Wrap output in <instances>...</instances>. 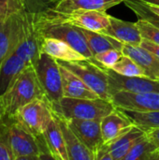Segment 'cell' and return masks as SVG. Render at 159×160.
I'll return each instance as SVG.
<instances>
[{
    "label": "cell",
    "instance_id": "obj_1",
    "mask_svg": "<svg viewBox=\"0 0 159 160\" xmlns=\"http://www.w3.org/2000/svg\"><path fill=\"white\" fill-rule=\"evenodd\" d=\"M37 98L47 100L35 68L30 64L15 77L5 94L0 97V102L5 116L13 119L22 107Z\"/></svg>",
    "mask_w": 159,
    "mask_h": 160
},
{
    "label": "cell",
    "instance_id": "obj_2",
    "mask_svg": "<svg viewBox=\"0 0 159 160\" xmlns=\"http://www.w3.org/2000/svg\"><path fill=\"white\" fill-rule=\"evenodd\" d=\"M39 26L43 38H55L64 40L85 58L94 60V54L80 27L62 20L52 8L40 13Z\"/></svg>",
    "mask_w": 159,
    "mask_h": 160
},
{
    "label": "cell",
    "instance_id": "obj_3",
    "mask_svg": "<svg viewBox=\"0 0 159 160\" xmlns=\"http://www.w3.org/2000/svg\"><path fill=\"white\" fill-rule=\"evenodd\" d=\"M7 137L14 160L52 159L41 136L37 137L15 119L7 118Z\"/></svg>",
    "mask_w": 159,
    "mask_h": 160
},
{
    "label": "cell",
    "instance_id": "obj_4",
    "mask_svg": "<svg viewBox=\"0 0 159 160\" xmlns=\"http://www.w3.org/2000/svg\"><path fill=\"white\" fill-rule=\"evenodd\" d=\"M33 66L48 102L52 109L56 112L64 98L62 74L58 60L49 54L41 53Z\"/></svg>",
    "mask_w": 159,
    "mask_h": 160
},
{
    "label": "cell",
    "instance_id": "obj_5",
    "mask_svg": "<svg viewBox=\"0 0 159 160\" xmlns=\"http://www.w3.org/2000/svg\"><path fill=\"white\" fill-rule=\"evenodd\" d=\"M114 110H116V107L112 101L101 98L91 99L64 97L55 112L62 114L67 119L77 118L101 121L104 116L108 115Z\"/></svg>",
    "mask_w": 159,
    "mask_h": 160
},
{
    "label": "cell",
    "instance_id": "obj_6",
    "mask_svg": "<svg viewBox=\"0 0 159 160\" xmlns=\"http://www.w3.org/2000/svg\"><path fill=\"white\" fill-rule=\"evenodd\" d=\"M59 63L81 78L99 98L112 101L109 89V76L106 68L102 65L93 59L59 61Z\"/></svg>",
    "mask_w": 159,
    "mask_h": 160
},
{
    "label": "cell",
    "instance_id": "obj_7",
    "mask_svg": "<svg viewBox=\"0 0 159 160\" xmlns=\"http://www.w3.org/2000/svg\"><path fill=\"white\" fill-rule=\"evenodd\" d=\"M52 118L53 111L50 103L46 99L37 98L22 107L13 119L37 137H40Z\"/></svg>",
    "mask_w": 159,
    "mask_h": 160
},
{
    "label": "cell",
    "instance_id": "obj_8",
    "mask_svg": "<svg viewBox=\"0 0 159 160\" xmlns=\"http://www.w3.org/2000/svg\"><path fill=\"white\" fill-rule=\"evenodd\" d=\"M26 20V10H22L0 23V67L9 55L15 52L24 34Z\"/></svg>",
    "mask_w": 159,
    "mask_h": 160
},
{
    "label": "cell",
    "instance_id": "obj_9",
    "mask_svg": "<svg viewBox=\"0 0 159 160\" xmlns=\"http://www.w3.org/2000/svg\"><path fill=\"white\" fill-rule=\"evenodd\" d=\"M106 70L109 76V89L112 97L118 92H159V80H154L148 77L124 76L108 68H106Z\"/></svg>",
    "mask_w": 159,
    "mask_h": 160
},
{
    "label": "cell",
    "instance_id": "obj_10",
    "mask_svg": "<svg viewBox=\"0 0 159 160\" xmlns=\"http://www.w3.org/2000/svg\"><path fill=\"white\" fill-rule=\"evenodd\" d=\"M114 106L129 112H157L159 111V92L129 93L118 92L112 97Z\"/></svg>",
    "mask_w": 159,
    "mask_h": 160
},
{
    "label": "cell",
    "instance_id": "obj_11",
    "mask_svg": "<svg viewBox=\"0 0 159 160\" xmlns=\"http://www.w3.org/2000/svg\"><path fill=\"white\" fill-rule=\"evenodd\" d=\"M56 13L62 20L73 25L95 32H102L110 24V15L105 10L77 9L65 14Z\"/></svg>",
    "mask_w": 159,
    "mask_h": 160
},
{
    "label": "cell",
    "instance_id": "obj_12",
    "mask_svg": "<svg viewBox=\"0 0 159 160\" xmlns=\"http://www.w3.org/2000/svg\"><path fill=\"white\" fill-rule=\"evenodd\" d=\"M67 119V118H66ZM69 127L78 135L84 145L94 155L95 160L100 148L104 145L101 131V121L99 120H83L71 118L67 119Z\"/></svg>",
    "mask_w": 159,
    "mask_h": 160
},
{
    "label": "cell",
    "instance_id": "obj_13",
    "mask_svg": "<svg viewBox=\"0 0 159 160\" xmlns=\"http://www.w3.org/2000/svg\"><path fill=\"white\" fill-rule=\"evenodd\" d=\"M101 33L110 36L123 44L141 45L143 38L136 22H127L110 15V24Z\"/></svg>",
    "mask_w": 159,
    "mask_h": 160
},
{
    "label": "cell",
    "instance_id": "obj_14",
    "mask_svg": "<svg viewBox=\"0 0 159 160\" xmlns=\"http://www.w3.org/2000/svg\"><path fill=\"white\" fill-rule=\"evenodd\" d=\"M53 111V110H52ZM62 130L69 160H95L94 155L84 145L74 130L69 127L67 119L60 113L53 112Z\"/></svg>",
    "mask_w": 159,
    "mask_h": 160
},
{
    "label": "cell",
    "instance_id": "obj_15",
    "mask_svg": "<svg viewBox=\"0 0 159 160\" xmlns=\"http://www.w3.org/2000/svg\"><path fill=\"white\" fill-rule=\"evenodd\" d=\"M145 134L146 131L140 127L133 125L129 129L113 139L112 142L104 143V145L112 160H124L132 146Z\"/></svg>",
    "mask_w": 159,
    "mask_h": 160
},
{
    "label": "cell",
    "instance_id": "obj_16",
    "mask_svg": "<svg viewBox=\"0 0 159 160\" xmlns=\"http://www.w3.org/2000/svg\"><path fill=\"white\" fill-rule=\"evenodd\" d=\"M100 123L104 143L112 142L134 125L125 111L118 108L104 116Z\"/></svg>",
    "mask_w": 159,
    "mask_h": 160
},
{
    "label": "cell",
    "instance_id": "obj_17",
    "mask_svg": "<svg viewBox=\"0 0 159 160\" xmlns=\"http://www.w3.org/2000/svg\"><path fill=\"white\" fill-rule=\"evenodd\" d=\"M41 138L52 159L69 160L64 136L54 113Z\"/></svg>",
    "mask_w": 159,
    "mask_h": 160
},
{
    "label": "cell",
    "instance_id": "obj_18",
    "mask_svg": "<svg viewBox=\"0 0 159 160\" xmlns=\"http://www.w3.org/2000/svg\"><path fill=\"white\" fill-rule=\"evenodd\" d=\"M122 52L131 57L146 73L148 78L159 80V58L141 45L124 44Z\"/></svg>",
    "mask_w": 159,
    "mask_h": 160
},
{
    "label": "cell",
    "instance_id": "obj_19",
    "mask_svg": "<svg viewBox=\"0 0 159 160\" xmlns=\"http://www.w3.org/2000/svg\"><path fill=\"white\" fill-rule=\"evenodd\" d=\"M59 62V61H58ZM60 64V63H59ZM60 69L63 81L64 97L74 98H98V95L95 93L85 82L72 71L60 64Z\"/></svg>",
    "mask_w": 159,
    "mask_h": 160
},
{
    "label": "cell",
    "instance_id": "obj_20",
    "mask_svg": "<svg viewBox=\"0 0 159 160\" xmlns=\"http://www.w3.org/2000/svg\"><path fill=\"white\" fill-rule=\"evenodd\" d=\"M41 53H46L59 61H77L87 59L68 43L55 38H43Z\"/></svg>",
    "mask_w": 159,
    "mask_h": 160
},
{
    "label": "cell",
    "instance_id": "obj_21",
    "mask_svg": "<svg viewBox=\"0 0 159 160\" xmlns=\"http://www.w3.org/2000/svg\"><path fill=\"white\" fill-rule=\"evenodd\" d=\"M124 2L125 0H57L52 9L64 14L77 9H96L106 11L107 9Z\"/></svg>",
    "mask_w": 159,
    "mask_h": 160
},
{
    "label": "cell",
    "instance_id": "obj_22",
    "mask_svg": "<svg viewBox=\"0 0 159 160\" xmlns=\"http://www.w3.org/2000/svg\"><path fill=\"white\" fill-rule=\"evenodd\" d=\"M80 29H81L82 33L83 34V36L86 39V42H87L91 52H93L94 56L96 54L105 52L107 50L116 49V50L122 51V49H123L124 44L110 36H107L101 32H95V31L83 29L81 27H80Z\"/></svg>",
    "mask_w": 159,
    "mask_h": 160
},
{
    "label": "cell",
    "instance_id": "obj_23",
    "mask_svg": "<svg viewBox=\"0 0 159 160\" xmlns=\"http://www.w3.org/2000/svg\"><path fill=\"white\" fill-rule=\"evenodd\" d=\"M28 65L15 52L5 60L0 67V97L5 94L15 77Z\"/></svg>",
    "mask_w": 159,
    "mask_h": 160
},
{
    "label": "cell",
    "instance_id": "obj_24",
    "mask_svg": "<svg viewBox=\"0 0 159 160\" xmlns=\"http://www.w3.org/2000/svg\"><path fill=\"white\" fill-rule=\"evenodd\" d=\"M157 149V146L156 143L148 137L147 134H145L132 146L124 160H150L152 153Z\"/></svg>",
    "mask_w": 159,
    "mask_h": 160
},
{
    "label": "cell",
    "instance_id": "obj_25",
    "mask_svg": "<svg viewBox=\"0 0 159 160\" xmlns=\"http://www.w3.org/2000/svg\"><path fill=\"white\" fill-rule=\"evenodd\" d=\"M134 125L144 131L159 128V111L157 112H129L125 111Z\"/></svg>",
    "mask_w": 159,
    "mask_h": 160
},
{
    "label": "cell",
    "instance_id": "obj_26",
    "mask_svg": "<svg viewBox=\"0 0 159 160\" xmlns=\"http://www.w3.org/2000/svg\"><path fill=\"white\" fill-rule=\"evenodd\" d=\"M115 72L124 76H139L147 77L145 71L129 56L123 53L117 63L112 68Z\"/></svg>",
    "mask_w": 159,
    "mask_h": 160
},
{
    "label": "cell",
    "instance_id": "obj_27",
    "mask_svg": "<svg viewBox=\"0 0 159 160\" xmlns=\"http://www.w3.org/2000/svg\"><path fill=\"white\" fill-rule=\"evenodd\" d=\"M124 3L140 19H144L159 27V16L154 13L146 4L137 0H125Z\"/></svg>",
    "mask_w": 159,
    "mask_h": 160
},
{
    "label": "cell",
    "instance_id": "obj_28",
    "mask_svg": "<svg viewBox=\"0 0 159 160\" xmlns=\"http://www.w3.org/2000/svg\"><path fill=\"white\" fill-rule=\"evenodd\" d=\"M22 10H25L22 0H0V23Z\"/></svg>",
    "mask_w": 159,
    "mask_h": 160
},
{
    "label": "cell",
    "instance_id": "obj_29",
    "mask_svg": "<svg viewBox=\"0 0 159 160\" xmlns=\"http://www.w3.org/2000/svg\"><path fill=\"white\" fill-rule=\"evenodd\" d=\"M0 160H14L8 137H7V118L6 117L0 125Z\"/></svg>",
    "mask_w": 159,
    "mask_h": 160
},
{
    "label": "cell",
    "instance_id": "obj_30",
    "mask_svg": "<svg viewBox=\"0 0 159 160\" xmlns=\"http://www.w3.org/2000/svg\"><path fill=\"white\" fill-rule=\"evenodd\" d=\"M122 55H123L122 51L116 49H111L96 54L94 56V60L97 61L98 64L102 65L104 68H112L117 63V61L120 59Z\"/></svg>",
    "mask_w": 159,
    "mask_h": 160
},
{
    "label": "cell",
    "instance_id": "obj_31",
    "mask_svg": "<svg viewBox=\"0 0 159 160\" xmlns=\"http://www.w3.org/2000/svg\"><path fill=\"white\" fill-rule=\"evenodd\" d=\"M136 23L143 38L149 39L159 45V27L144 19L140 18L136 22Z\"/></svg>",
    "mask_w": 159,
    "mask_h": 160
},
{
    "label": "cell",
    "instance_id": "obj_32",
    "mask_svg": "<svg viewBox=\"0 0 159 160\" xmlns=\"http://www.w3.org/2000/svg\"><path fill=\"white\" fill-rule=\"evenodd\" d=\"M141 46L143 47L144 49L148 50L149 52H151L152 53H154L157 58H159V45L149 40V39H146V38H143L142 43H141Z\"/></svg>",
    "mask_w": 159,
    "mask_h": 160
},
{
    "label": "cell",
    "instance_id": "obj_33",
    "mask_svg": "<svg viewBox=\"0 0 159 160\" xmlns=\"http://www.w3.org/2000/svg\"><path fill=\"white\" fill-rule=\"evenodd\" d=\"M146 134L156 143L157 148H159V128L150 129V130L146 131Z\"/></svg>",
    "mask_w": 159,
    "mask_h": 160
},
{
    "label": "cell",
    "instance_id": "obj_34",
    "mask_svg": "<svg viewBox=\"0 0 159 160\" xmlns=\"http://www.w3.org/2000/svg\"><path fill=\"white\" fill-rule=\"evenodd\" d=\"M142 3H145L147 5H151V6H157L159 7V0H137Z\"/></svg>",
    "mask_w": 159,
    "mask_h": 160
},
{
    "label": "cell",
    "instance_id": "obj_35",
    "mask_svg": "<svg viewBox=\"0 0 159 160\" xmlns=\"http://www.w3.org/2000/svg\"><path fill=\"white\" fill-rule=\"evenodd\" d=\"M150 160H159V148L154 151L150 157Z\"/></svg>",
    "mask_w": 159,
    "mask_h": 160
},
{
    "label": "cell",
    "instance_id": "obj_36",
    "mask_svg": "<svg viewBox=\"0 0 159 160\" xmlns=\"http://www.w3.org/2000/svg\"><path fill=\"white\" fill-rule=\"evenodd\" d=\"M145 4V3H144ZM147 5V4H146ZM148 6V8L154 12V13H156L157 15H158L159 16V7H157V6H151V5H147Z\"/></svg>",
    "mask_w": 159,
    "mask_h": 160
},
{
    "label": "cell",
    "instance_id": "obj_37",
    "mask_svg": "<svg viewBox=\"0 0 159 160\" xmlns=\"http://www.w3.org/2000/svg\"><path fill=\"white\" fill-rule=\"evenodd\" d=\"M5 118H6V116H5V113H4V111H3V108L1 105V102H0V125L2 124V122L4 121Z\"/></svg>",
    "mask_w": 159,
    "mask_h": 160
}]
</instances>
